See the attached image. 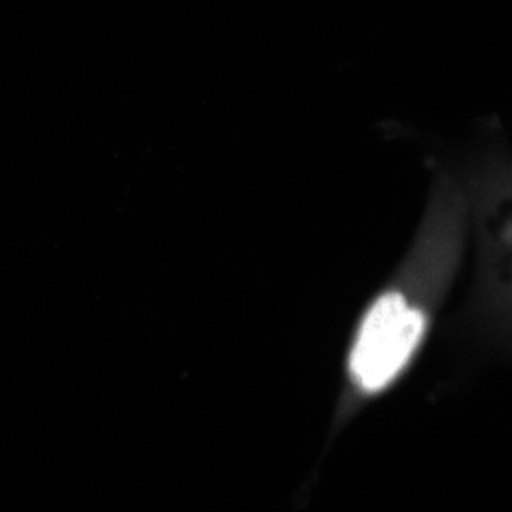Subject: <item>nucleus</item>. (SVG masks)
Wrapping results in <instances>:
<instances>
[{"instance_id":"f257e3e1","label":"nucleus","mask_w":512,"mask_h":512,"mask_svg":"<svg viewBox=\"0 0 512 512\" xmlns=\"http://www.w3.org/2000/svg\"><path fill=\"white\" fill-rule=\"evenodd\" d=\"M427 329V311L404 291L380 294L351 340L348 374L353 389L363 397L385 391L412 363Z\"/></svg>"}]
</instances>
